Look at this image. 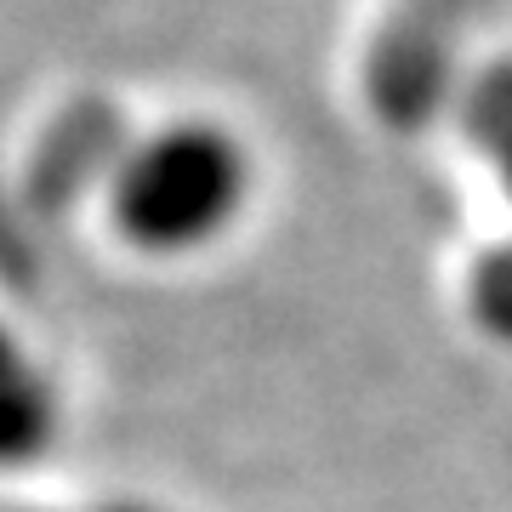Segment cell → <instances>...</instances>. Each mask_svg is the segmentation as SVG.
Returning <instances> with one entry per match:
<instances>
[{
    "instance_id": "4",
    "label": "cell",
    "mask_w": 512,
    "mask_h": 512,
    "mask_svg": "<svg viewBox=\"0 0 512 512\" xmlns=\"http://www.w3.org/2000/svg\"><path fill=\"white\" fill-rule=\"evenodd\" d=\"M0 512H29V507H0ZM97 512H148V507H97Z\"/></svg>"
},
{
    "instance_id": "2",
    "label": "cell",
    "mask_w": 512,
    "mask_h": 512,
    "mask_svg": "<svg viewBox=\"0 0 512 512\" xmlns=\"http://www.w3.org/2000/svg\"><path fill=\"white\" fill-rule=\"evenodd\" d=\"M57 427L52 387L12 336H0V461H29L46 450Z\"/></svg>"
},
{
    "instance_id": "3",
    "label": "cell",
    "mask_w": 512,
    "mask_h": 512,
    "mask_svg": "<svg viewBox=\"0 0 512 512\" xmlns=\"http://www.w3.org/2000/svg\"><path fill=\"white\" fill-rule=\"evenodd\" d=\"M114 143V126L103 109H80L74 120H63V126L52 131V143L40 148V188L46 194H69V183L86 171V165H97L103 154H109Z\"/></svg>"
},
{
    "instance_id": "1",
    "label": "cell",
    "mask_w": 512,
    "mask_h": 512,
    "mask_svg": "<svg viewBox=\"0 0 512 512\" xmlns=\"http://www.w3.org/2000/svg\"><path fill=\"white\" fill-rule=\"evenodd\" d=\"M245 148L217 126H171L126 160L114 183V222L148 251H194L245 205Z\"/></svg>"
}]
</instances>
